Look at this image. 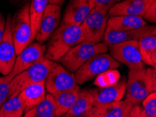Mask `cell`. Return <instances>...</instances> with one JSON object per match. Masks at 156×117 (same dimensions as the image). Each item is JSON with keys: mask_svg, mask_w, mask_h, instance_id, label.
I'll use <instances>...</instances> for the list:
<instances>
[{"mask_svg": "<svg viewBox=\"0 0 156 117\" xmlns=\"http://www.w3.org/2000/svg\"><path fill=\"white\" fill-rule=\"evenodd\" d=\"M84 42V34L81 25L61 24L50 36L44 58L59 61L73 48Z\"/></svg>", "mask_w": 156, "mask_h": 117, "instance_id": "cell-1", "label": "cell"}, {"mask_svg": "<svg viewBox=\"0 0 156 117\" xmlns=\"http://www.w3.org/2000/svg\"><path fill=\"white\" fill-rule=\"evenodd\" d=\"M56 64L55 61L44 58L35 65L16 76L10 82L9 98L17 96L23 89L32 84L46 81Z\"/></svg>", "mask_w": 156, "mask_h": 117, "instance_id": "cell-2", "label": "cell"}, {"mask_svg": "<svg viewBox=\"0 0 156 117\" xmlns=\"http://www.w3.org/2000/svg\"><path fill=\"white\" fill-rule=\"evenodd\" d=\"M153 93L148 69L144 67L129 69L126 85V98L132 105H139Z\"/></svg>", "mask_w": 156, "mask_h": 117, "instance_id": "cell-3", "label": "cell"}, {"mask_svg": "<svg viewBox=\"0 0 156 117\" xmlns=\"http://www.w3.org/2000/svg\"><path fill=\"white\" fill-rule=\"evenodd\" d=\"M108 50V46L103 42L98 43L84 42L73 48L59 60V62L66 70L73 73L92 57L106 53Z\"/></svg>", "mask_w": 156, "mask_h": 117, "instance_id": "cell-4", "label": "cell"}, {"mask_svg": "<svg viewBox=\"0 0 156 117\" xmlns=\"http://www.w3.org/2000/svg\"><path fill=\"white\" fill-rule=\"evenodd\" d=\"M29 9L30 3L27 2L11 17V33L17 56L33 41Z\"/></svg>", "mask_w": 156, "mask_h": 117, "instance_id": "cell-5", "label": "cell"}, {"mask_svg": "<svg viewBox=\"0 0 156 117\" xmlns=\"http://www.w3.org/2000/svg\"><path fill=\"white\" fill-rule=\"evenodd\" d=\"M120 66L121 63L106 53L96 55L75 72L77 84H83L105 71L118 69Z\"/></svg>", "mask_w": 156, "mask_h": 117, "instance_id": "cell-6", "label": "cell"}, {"mask_svg": "<svg viewBox=\"0 0 156 117\" xmlns=\"http://www.w3.org/2000/svg\"><path fill=\"white\" fill-rule=\"evenodd\" d=\"M108 13L93 9L81 25L84 34V42L98 43L103 42L106 29Z\"/></svg>", "mask_w": 156, "mask_h": 117, "instance_id": "cell-7", "label": "cell"}, {"mask_svg": "<svg viewBox=\"0 0 156 117\" xmlns=\"http://www.w3.org/2000/svg\"><path fill=\"white\" fill-rule=\"evenodd\" d=\"M108 49L110 55L115 60L127 65L129 69L144 67L137 40L116 43Z\"/></svg>", "mask_w": 156, "mask_h": 117, "instance_id": "cell-8", "label": "cell"}, {"mask_svg": "<svg viewBox=\"0 0 156 117\" xmlns=\"http://www.w3.org/2000/svg\"><path fill=\"white\" fill-rule=\"evenodd\" d=\"M11 16L9 14L6 18L3 39L0 43V74L3 76L10 74L14 67L17 57L11 33Z\"/></svg>", "mask_w": 156, "mask_h": 117, "instance_id": "cell-9", "label": "cell"}, {"mask_svg": "<svg viewBox=\"0 0 156 117\" xmlns=\"http://www.w3.org/2000/svg\"><path fill=\"white\" fill-rule=\"evenodd\" d=\"M47 46L42 43L38 42L30 43L17 56L14 67L9 75L13 79L16 76L35 65L44 58Z\"/></svg>", "mask_w": 156, "mask_h": 117, "instance_id": "cell-10", "label": "cell"}, {"mask_svg": "<svg viewBox=\"0 0 156 117\" xmlns=\"http://www.w3.org/2000/svg\"><path fill=\"white\" fill-rule=\"evenodd\" d=\"M46 89L49 94L70 90L77 86L75 74L56 63L45 81Z\"/></svg>", "mask_w": 156, "mask_h": 117, "instance_id": "cell-11", "label": "cell"}, {"mask_svg": "<svg viewBox=\"0 0 156 117\" xmlns=\"http://www.w3.org/2000/svg\"><path fill=\"white\" fill-rule=\"evenodd\" d=\"M61 6L56 4H48L41 20L40 28L35 36V39L37 42L42 43L49 40L61 25Z\"/></svg>", "mask_w": 156, "mask_h": 117, "instance_id": "cell-12", "label": "cell"}, {"mask_svg": "<svg viewBox=\"0 0 156 117\" xmlns=\"http://www.w3.org/2000/svg\"><path fill=\"white\" fill-rule=\"evenodd\" d=\"M154 28L155 26L146 25V26L140 28L129 30L105 32L103 42H104L109 48L118 43L133 40L138 41L144 36L153 34Z\"/></svg>", "mask_w": 156, "mask_h": 117, "instance_id": "cell-13", "label": "cell"}, {"mask_svg": "<svg viewBox=\"0 0 156 117\" xmlns=\"http://www.w3.org/2000/svg\"><path fill=\"white\" fill-rule=\"evenodd\" d=\"M153 0H122L108 11L109 16L134 15L143 17Z\"/></svg>", "mask_w": 156, "mask_h": 117, "instance_id": "cell-14", "label": "cell"}, {"mask_svg": "<svg viewBox=\"0 0 156 117\" xmlns=\"http://www.w3.org/2000/svg\"><path fill=\"white\" fill-rule=\"evenodd\" d=\"M132 105L124 100L106 104H96L88 113L91 117H125L132 109Z\"/></svg>", "mask_w": 156, "mask_h": 117, "instance_id": "cell-15", "label": "cell"}, {"mask_svg": "<svg viewBox=\"0 0 156 117\" xmlns=\"http://www.w3.org/2000/svg\"><path fill=\"white\" fill-rule=\"evenodd\" d=\"M89 1V0H70L64 11L62 22L69 25H81L91 11Z\"/></svg>", "mask_w": 156, "mask_h": 117, "instance_id": "cell-16", "label": "cell"}, {"mask_svg": "<svg viewBox=\"0 0 156 117\" xmlns=\"http://www.w3.org/2000/svg\"><path fill=\"white\" fill-rule=\"evenodd\" d=\"M45 81L32 84L23 89L18 96L23 105L25 113L43 102L47 97Z\"/></svg>", "mask_w": 156, "mask_h": 117, "instance_id": "cell-17", "label": "cell"}, {"mask_svg": "<svg viewBox=\"0 0 156 117\" xmlns=\"http://www.w3.org/2000/svg\"><path fill=\"white\" fill-rule=\"evenodd\" d=\"M126 85L127 82L125 79H123L113 86L93 89L96 105L106 104L122 100L125 95Z\"/></svg>", "mask_w": 156, "mask_h": 117, "instance_id": "cell-18", "label": "cell"}, {"mask_svg": "<svg viewBox=\"0 0 156 117\" xmlns=\"http://www.w3.org/2000/svg\"><path fill=\"white\" fill-rule=\"evenodd\" d=\"M146 21L141 16L117 15L108 17L105 32L125 31L146 26Z\"/></svg>", "mask_w": 156, "mask_h": 117, "instance_id": "cell-19", "label": "cell"}, {"mask_svg": "<svg viewBox=\"0 0 156 117\" xmlns=\"http://www.w3.org/2000/svg\"><path fill=\"white\" fill-rule=\"evenodd\" d=\"M80 92L81 90L77 85L70 90L51 94L54 100L56 117L65 115L69 111L76 102Z\"/></svg>", "mask_w": 156, "mask_h": 117, "instance_id": "cell-20", "label": "cell"}, {"mask_svg": "<svg viewBox=\"0 0 156 117\" xmlns=\"http://www.w3.org/2000/svg\"><path fill=\"white\" fill-rule=\"evenodd\" d=\"M96 105L93 89L81 91L76 102L66 113L65 117H76L86 114Z\"/></svg>", "mask_w": 156, "mask_h": 117, "instance_id": "cell-21", "label": "cell"}, {"mask_svg": "<svg viewBox=\"0 0 156 117\" xmlns=\"http://www.w3.org/2000/svg\"><path fill=\"white\" fill-rule=\"evenodd\" d=\"M48 3V0H31V2L30 3L29 12L33 40H35L36 34L40 28L41 20L46 8L49 4Z\"/></svg>", "mask_w": 156, "mask_h": 117, "instance_id": "cell-22", "label": "cell"}, {"mask_svg": "<svg viewBox=\"0 0 156 117\" xmlns=\"http://www.w3.org/2000/svg\"><path fill=\"white\" fill-rule=\"evenodd\" d=\"M24 117H56L54 100L51 94H47L44 100L25 113Z\"/></svg>", "mask_w": 156, "mask_h": 117, "instance_id": "cell-23", "label": "cell"}, {"mask_svg": "<svg viewBox=\"0 0 156 117\" xmlns=\"http://www.w3.org/2000/svg\"><path fill=\"white\" fill-rule=\"evenodd\" d=\"M139 50L144 64L153 67L152 55L156 49V35L149 34L138 40Z\"/></svg>", "mask_w": 156, "mask_h": 117, "instance_id": "cell-24", "label": "cell"}, {"mask_svg": "<svg viewBox=\"0 0 156 117\" xmlns=\"http://www.w3.org/2000/svg\"><path fill=\"white\" fill-rule=\"evenodd\" d=\"M23 113V105L18 95L8 98L0 108V115L2 117H22Z\"/></svg>", "mask_w": 156, "mask_h": 117, "instance_id": "cell-25", "label": "cell"}, {"mask_svg": "<svg viewBox=\"0 0 156 117\" xmlns=\"http://www.w3.org/2000/svg\"><path fill=\"white\" fill-rule=\"evenodd\" d=\"M120 72L117 69L105 71L95 78L94 85L99 88L113 86L120 81Z\"/></svg>", "mask_w": 156, "mask_h": 117, "instance_id": "cell-26", "label": "cell"}, {"mask_svg": "<svg viewBox=\"0 0 156 117\" xmlns=\"http://www.w3.org/2000/svg\"><path fill=\"white\" fill-rule=\"evenodd\" d=\"M141 104L142 117H156V93H151Z\"/></svg>", "mask_w": 156, "mask_h": 117, "instance_id": "cell-27", "label": "cell"}, {"mask_svg": "<svg viewBox=\"0 0 156 117\" xmlns=\"http://www.w3.org/2000/svg\"><path fill=\"white\" fill-rule=\"evenodd\" d=\"M11 80L12 79L9 74L0 78V108L9 97Z\"/></svg>", "mask_w": 156, "mask_h": 117, "instance_id": "cell-28", "label": "cell"}, {"mask_svg": "<svg viewBox=\"0 0 156 117\" xmlns=\"http://www.w3.org/2000/svg\"><path fill=\"white\" fill-rule=\"evenodd\" d=\"M89 2L91 10L97 9L108 13L110 9L118 2V0H89Z\"/></svg>", "mask_w": 156, "mask_h": 117, "instance_id": "cell-29", "label": "cell"}, {"mask_svg": "<svg viewBox=\"0 0 156 117\" xmlns=\"http://www.w3.org/2000/svg\"><path fill=\"white\" fill-rule=\"evenodd\" d=\"M143 18L148 22L156 23V0H153L152 2Z\"/></svg>", "mask_w": 156, "mask_h": 117, "instance_id": "cell-30", "label": "cell"}, {"mask_svg": "<svg viewBox=\"0 0 156 117\" xmlns=\"http://www.w3.org/2000/svg\"><path fill=\"white\" fill-rule=\"evenodd\" d=\"M148 72L151 77V84L153 93H156V69L155 68H148Z\"/></svg>", "mask_w": 156, "mask_h": 117, "instance_id": "cell-31", "label": "cell"}, {"mask_svg": "<svg viewBox=\"0 0 156 117\" xmlns=\"http://www.w3.org/2000/svg\"><path fill=\"white\" fill-rule=\"evenodd\" d=\"M6 20L2 13H0V43H1L2 39H3L4 31H5Z\"/></svg>", "mask_w": 156, "mask_h": 117, "instance_id": "cell-32", "label": "cell"}, {"mask_svg": "<svg viewBox=\"0 0 156 117\" xmlns=\"http://www.w3.org/2000/svg\"><path fill=\"white\" fill-rule=\"evenodd\" d=\"M134 117H142L141 116V107L139 105H135L134 106Z\"/></svg>", "mask_w": 156, "mask_h": 117, "instance_id": "cell-33", "label": "cell"}, {"mask_svg": "<svg viewBox=\"0 0 156 117\" xmlns=\"http://www.w3.org/2000/svg\"><path fill=\"white\" fill-rule=\"evenodd\" d=\"M48 2H49V4H56V5L61 6L65 3L66 0H48Z\"/></svg>", "mask_w": 156, "mask_h": 117, "instance_id": "cell-34", "label": "cell"}, {"mask_svg": "<svg viewBox=\"0 0 156 117\" xmlns=\"http://www.w3.org/2000/svg\"><path fill=\"white\" fill-rule=\"evenodd\" d=\"M152 63H153V68L156 69V49L152 55Z\"/></svg>", "mask_w": 156, "mask_h": 117, "instance_id": "cell-35", "label": "cell"}, {"mask_svg": "<svg viewBox=\"0 0 156 117\" xmlns=\"http://www.w3.org/2000/svg\"><path fill=\"white\" fill-rule=\"evenodd\" d=\"M61 117H65V116H61ZM76 117H91V116L90 114H89L88 113V112H87V113L83 114V115H81V116H76Z\"/></svg>", "mask_w": 156, "mask_h": 117, "instance_id": "cell-36", "label": "cell"}, {"mask_svg": "<svg viewBox=\"0 0 156 117\" xmlns=\"http://www.w3.org/2000/svg\"><path fill=\"white\" fill-rule=\"evenodd\" d=\"M10 1L12 2V3H15V4H17L18 2H21L22 0H10Z\"/></svg>", "mask_w": 156, "mask_h": 117, "instance_id": "cell-37", "label": "cell"}, {"mask_svg": "<svg viewBox=\"0 0 156 117\" xmlns=\"http://www.w3.org/2000/svg\"><path fill=\"white\" fill-rule=\"evenodd\" d=\"M153 34H155V35H156V26H155V28H154V32H153Z\"/></svg>", "mask_w": 156, "mask_h": 117, "instance_id": "cell-38", "label": "cell"}, {"mask_svg": "<svg viewBox=\"0 0 156 117\" xmlns=\"http://www.w3.org/2000/svg\"><path fill=\"white\" fill-rule=\"evenodd\" d=\"M121 1H122V0H118V2H121Z\"/></svg>", "mask_w": 156, "mask_h": 117, "instance_id": "cell-39", "label": "cell"}, {"mask_svg": "<svg viewBox=\"0 0 156 117\" xmlns=\"http://www.w3.org/2000/svg\"><path fill=\"white\" fill-rule=\"evenodd\" d=\"M0 117H2V116H1V115H0Z\"/></svg>", "mask_w": 156, "mask_h": 117, "instance_id": "cell-40", "label": "cell"}, {"mask_svg": "<svg viewBox=\"0 0 156 117\" xmlns=\"http://www.w3.org/2000/svg\"><path fill=\"white\" fill-rule=\"evenodd\" d=\"M0 78H1V76H0Z\"/></svg>", "mask_w": 156, "mask_h": 117, "instance_id": "cell-41", "label": "cell"}]
</instances>
